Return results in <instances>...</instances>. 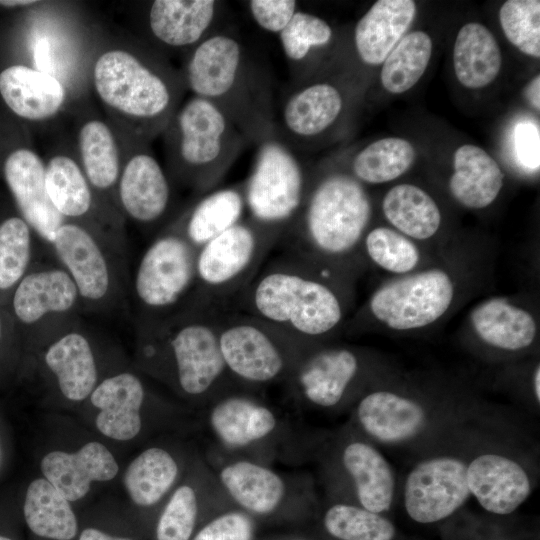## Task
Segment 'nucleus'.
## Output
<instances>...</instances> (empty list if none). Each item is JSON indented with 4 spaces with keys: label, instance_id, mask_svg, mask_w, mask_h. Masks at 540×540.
I'll use <instances>...</instances> for the list:
<instances>
[{
    "label": "nucleus",
    "instance_id": "obj_12",
    "mask_svg": "<svg viewBox=\"0 0 540 540\" xmlns=\"http://www.w3.org/2000/svg\"><path fill=\"white\" fill-rule=\"evenodd\" d=\"M195 259L196 249L170 223L158 232L132 277L139 322L159 321L198 306Z\"/></svg>",
    "mask_w": 540,
    "mask_h": 540
},
{
    "label": "nucleus",
    "instance_id": "obj_55",
    "mask_svg": "<svg viewBox=\"0 0 540 540\" xmlns=\"http://www.w3.org/2000/svg\"><path fill=\"white\" fill-rule=\"evenodd\" d=\"M494 540H509L507 538H497V539H494Z\"/></svg>",
    "mask_w": 540,
    "mask_h": 540
},
{
    "label": "nucleus",
    "instance_id": "obj_18",
    "mask_svg": "<svg viewBox=\"0 0 540 540\" xmlns=\"http://www.w3.org/2000/svg\"><path fill=\"white\" fill-rule=\"evenodd\" d=\"M468 452L424 455L408 471L402 486L407 516L432 525L455 515L471 497L467 483Z\"/></svg>",
    "mask_w": 540,
    "mask_h": 540
},
{
    "label": "nucleus",
    "instance_id": "obj_32",
    "mask_svg": "<svg viewBox=\"0 0 540 540\" xmlns=\"http://www.w3.org/2000/svg\"><path fill=\"white\" fill-rule=\"evenodd\" d=\"M44 362L54 374L63 396L82 401L91 395L98 383V371L92 345L87 336L69 329L51 342Z\"/></svg>",
    "mask_w": 540,
    "mask_h": 540
},
{
    "label": "nucleus",
    "instance_id": "obj_27",
    "mask_svg": "<svg viewBox=\"0 0 540 540\" xmlns=\"http://www.w3.org/2000/svg\"><path fill=\"white\" fill-rule=\"evenodd\" d=\"M145 397L144 385L133 373L123 372L101 381L90 395L91 403L100 410L98 430L116 440L136 437L142 428Z\"/></svg>",
    "mask_w": 540,
    "mask_h": 540
},
{
    "label": "nucleus",
    "instance_id": "obj_41",
    "mask_svg": "<svg viewBox=\"0 0 540 540\" xmlns=\"http://www.w3.org/2000/svg\"><path fill=\"white\" fill-rule=\"evenodd\" d=\"M321 523L334 540H396L394 523L385 515L344 501L329 500Z\"/></svg>",
    "mask_w": 540,
    "mask_h": 540
},
{
    "label": "nucleus",
    "instance_id": "obj_29",
    "mask_svg": "<svg viewBox=\"0 0 540 540\" xmlns=\"http://www.w3.org/2000/svg\"><path fill=\"white\" fill-rule=\"evenodd\" d=\"M0 95L19 117L44 121L63 107L66 90L53 74L25 65H12L0 73Z\"/></svg>",
    "mask_w": 540,
    "mask_h": 540
},
{
    "label": "nucleus",
    "instance_id": "obj_2",
    "mask_svg": "<svg viewBox=\"0 0 540 540\" xmlns=\"http://www.w3.org/2000/svg\"><path fill=\"white\" fill-rule=\"evenodd\" d=\"M371 216L364 185L343 170L326 171L312 177L304 205L279 244L286 255L343 282Z\"/></svg>",
    "mask_w": 540,
    "mask_h": 540
},
{
    "label": "nucleus",
    "instance_id": "obj_8",
    "mask_svg": "<svg viewBox=\"0 0 540 540\" xmlns=\"http://www.w3.org/2000/svg\"><path fill=\"white\" fill-rule=\"evenodd\" d=\"M469 417L458 406L437 404L422 395L375 385L351 407L347 423L376 445L416 447L448 431H458Z\"/></svg>",
    "mask_w": 540,
    "mask_h": 540
},
{
    "label": "nucleus",
    "instance_id": "obj_6",
    "mask_svg": "<svg viewBox=\"0 0 540 540\" xmlns=\"http://www.w3.org/2000/svg\"><path fill=\"white\" fill-rule=\"evenodd\" d=\"M212 448L226 455L271 465L312 460L317 434L246 390L229 392L205 407Z\"/></svg>",
    "mask_w": 540,
    "mask_h": 540
},
{
    "label": "nucleus",
    "instance_id": "obj_28",
    "mask_svg": "<svg viewBox=\"0 0 540 540\" xmlns=\"http://www.w3.org/2000/svg\"><path fill=\"white\" fill-rule=\"evenodd\" d=\"M41 471L68 501H76L88 493L91 482L113 479L118 465L103 444L89 442L75 453H48L41 461Z\"/></svg>",
    "mask_w": 540,
    "mask_h": 540
},
{
    "label": "nucleus",
    "instance_id": "obj_53",
    "mask_svg": "<svg viewBox=\"0 0 540 540\" xmlns=\"http://www.w3.org/2000/svg\"><path fill=\"white\" fill-rule=\"evenodd\" d=\"M37 3L35 0H0V6L3 7H26Z\"/></svg>",
    "mask_w": 540,
    "mask_h": 540
},
{
    "label": "nucleus",
    "instance_id": "obj_39",
    "mask_svg": "<svg viewBox=\"0 0 540 540\" xmlns=\"http://www.w3.org/2000/svg\"><path fill=\"white\" fill-rule=\"evenodd\" d=\"M24 517L30 530L54 540H71L77 533V520L69 501L46 479L28 486Z\"/></svg>",
    "mask_w": 540,
    "mask_h": 540
},
{
    "label": "nucleus",
    "instance_id": "obj_3",
    "mask_svg": "<svg viewBox=\"0 0 540 540\" xmlns=\"http://www.w3.org/2000/svg\"><path fill=\"white\" fill-rule=\"evenodd\" d=\"M343 282L286 254L262 266L232 309L308 345L325 343L343 324Z\"/></svg>",
    "mask_w": 540,
    "mask_h": 540
},
{
    "label": "nucleus",
    "instance_id": "obj_9",
    "mask_svg": "<svg viewBox=\"0 0 540 540\" xmlns=\"http://www.w3.org/2000/svg\"><path fill=\"white\" fill-rule=\"evenodd\" d=\"M329 500L388 513L396 497V476L375 443L348 424L330 436H319L312 455Z\"/></svg>",
    "mask_w": 540,
    "mask_h": 540
},
{
    "label": "nucleus",
    "instance_id": "obj_42",
    "mask_svg": "<svg viewBox=\"0 0 540 540\" xmlns=\"http://www.w3.org/2000/svg\"><path fill=\"white\" fill-rule=\"evenodd\" d=\"M415 156L414 147L405 139H380L360 150L352 158L348 173L362 184L389 182L408 171Z\"/></svg>",
    "mask_w": 540,
    "mask_h": 540
},
{
    "label": "nucleus",
    "instance_id": "obj_52",
    "mask_svg": "<svg viewBox=\"0 0 540 540\" xmlns=\"http://www.w3.org/2000/svg\"><path fill=\"white\" fill-rule=\"evenodd\" d=\"M531 390L534 404L538 407L540 403V366L537 364L532 372Z\"/></svg>",
    "mask_w": 540,
    "mask_h": 540
},
{
    "label": "nucleus",
    "instance_id": "obj_48",
    "mask_svg": "<svg viewBox=\"0 0 540 540\" xmlns=\"http://www.w3.org/2000/svg\"><path fill=\"white\" fill-rule=\"evenodd\" d=\"M253 21L264 31L278 35L298 9L294 0H251L246 2Z\"/></svg>",
    "mask_w": 540,
    "mask_h": 540
},
{
    "label": "nucleus",
    "instance_id": "obj_14",
    "mask_svg": "<svg viewBox=\"0 0 540 540\" xmlns=\"http://www.w3.org/2000/svg\"><path fill=\"white\" fill-rule=\"evenodd\" d=\"M256 145L251 172L243 181L247 216L283 236L304 205L312 177L275 129Z\"/></svg>",
    "mask_w": 540,
    "mask_h": 540
},
{
    "label": "nucleus",
    "instance_id": "obj_21",
    "mask_svg": "<svg viewBox=\"0 0 540 540\" xmlns=\"http://www.w3.org/2000/svg\"><path fill=\"white\" fill-rule=\"evenodd\" d=\"M344 93L329 81L292 82L275 108L277 135L294 151L319 139L344 114Z\"/></svg>",
    "mask_w": 540,
    "mask_h": 540
},
{
    "label": "nucleus",
    "instance_id": "obj_34",
    "mask_svg": "<svg viewBox=\"0 0 540 540\" xmlns=\"http://www.w3.org/2000/svg\"><path fill=\"white\" fill-rule=\"evenodd\" d=\"M454 172L449 180L453 198L469 209H483L498 197L504 175L498 163L482 148L466 144L454 154Z\"/></svg>",
    "mask_w": 540,
    "mask_h": 540
},
{
    "label": "nucleus",
    "instance_id": "obj_22",
    "mask_svg": "<svg viewBox=\"0 0 540 540\" xmlns=\"http://www.w3.org/2000/svg\"><path fill=\"white\" fill-rule=\"evenodd\" d=\"M225 2L155 0L147 11L148 32L160 47L185 53L220 29Z\"/></svg>",
    "mask_w": 540,
    "mask_h": 540
},
{
    "label": "nucleus",
    "instance_id": "obj_57",
    "mask_svg": "<svg viewBox=\"0 0 540 540\" xmlns=\"http://www.w3.org/2000/svg\"><path fill=\"white\" fill-rule=\"evenodd\" d=\"M295 540H304V539H295Z\"/></svg>",
    "mask_w": 540,
    "mask_h": 540
},
{
    "label": "nucleus",
    "instance_id": "obj_47",
    "mask_svg": "<svg viewBox=\"0 0 540 540\" xmlns=\"http://www.w3.org/2000/svg\"><path fill=\"white\" fill-rule=\"evenodd\" d=\"M256 521L232 506L210 517L191 540H254Z\"/></svg>",
    "mask_w": 540,
    "mask_h": 540
},
{
    "label": "nucleus",
    "instance_id": "obj_16",
    "mask_svg": "<svg viewBox=\"0 0 540 540\" xmlns=\"http://www.w3.org/2000/svg\"><path fill=\"white\" fill-rule=\"evenodd\" d=\"M456 295L451 274L428 268L399 276L379 286L367 303L369 315L396 332L425 328L440 320Z\"/></svg>",
    "mask_w": 540,
    "mask_h": 540
},
{
    "label": "nucleus",
    "instance_id": "obj_31",
    "mask_svg": "<svg viewBox=\"0 0 540 540\" xmlns=\"http://www.w3.org/2000/svg\"><path fill=\"white\" fill-rule=\"evenodd\" d=\"M416 14L412 0H379L358 20L354 45L362 62L378 65L404 37Z\"/></svg>",
    "mask_w": 540,
    "mask_h": 540
},
{
    "label": "nucleus",
    "instance_id": "obj_19",
    "mask_svg": "<svg viewBox=\"0 0 540 540\" xmlns=\"http://www.w3.org/2000/svg\"><path fill=\"white\" fill-rule=\"evenodd\" d=\"M128 140L126 157L116 187L119 210L138 226H167L174 208L172 180L159 163L149 143Z\"/></svg>",
    "mask_w": 540,
    "mask_h": 540
},
{
    "label": "nucleus",
    "instance_id": "obj_51",
    "mask_svg": "<svg viewBox=\"0 0 540 540\" xmlns=\"http://www.w3.org/2000/svg\"><path fill=\"white\" fill-rule=\"evenodd\" d=\"M79 540H132V539L113 537L100 530H97L94 528H87L81 533Z\"/></svg>",
    "mask_w": 540,
    "mask_h": 540
},
{
    "label": "nucleus",
    "instance_id": "obj_30",
    "mask_svg": "<svg viewBox=\"0 0 540 540\" xmlns=\"http://www.w3.org/2000/svg\"><path fill=\"white\" fill-rule=\"evenodd\" d=\"M203 506H234L206 463L199 484L177 486L165 504L157 525V540H191Z\"/></svg>",
    "mask_w": 540,
    "mask_h": 540
},
{
    "label": "nucleus",
    "instance_id": "obj_13",
    "mask_svg": "<svg viewBox=\"0 0 540 540\" xmlns=\"http://www.w3.org/2000/svg\"><path fill=\"white\" fill-rule=\"evenodd\" d=\"M207 463L233 505L254 519L301 514L316 504L314 482L307 473L281 472L213 449Z\"/></svg>",
    "mask_w": 540,
    "mask_h": 540
},
{
    "label": "nucleus",
    "instance_id": "obj_10",
    "mask_svg": "<svg viewBox=\"0 0 540 540\" xmlns=\"http://www.w3.org/2000/svg\"><path fill=\"white\" fill-rule=\"evenodd\" d=\"M281 237L279 230L246 216L199 248L195 259L197 305L232 309Z\"/></svg>",
    "mask_w": 540,
    "mask_h": 540
},
{
    "label": "nucleus",
    "instance_id": "obj_46",
    "mask_svg": "<svg viewBox=\"0 0 540 540\" xmlns=\"http://www.w3.org/2000/svg\"><path fill=\"white\" fill-rule=\"evenodd\" d=\"M499 19L507 39L526 55L540 57V1L509 0Z\"/></svg>",
    "mask_w": 540,
    "mask_h": 540
},
{
    "label": "nucleus",
    "instance_id": "obj_37",
    "mask_svg": "<svg viewBox=\"0 0 540 540\" xmlns=\"http://www.w3.org/2000/svg\"><path fill=\"white\" fill-rule=\"evenodd\" d=\"M381 206L393 229L413 241L431 239L440 229L442 217L438 205L418 186L399 184L392 187Z\"/></svg>",
    "mask_w": 540,
    "mask_h": 540
},
{
    "label": "nucleus",
    "instance_id": "obj_50",
    "mask_svg": "<svg viewBox=\"0 0 540 540\" xmlns=\"http://www.w3.org/2000/svg\"><path fill=\"white\" fill-rule=\"evenodd\" d=\"M526 96L531 105L539 110L540 108V77L535 76L532 81L527 85Z\"/></svg>",
    "mask_w": 540,
    "mask_h": 540
},
{
    "label": "nucleus",
    "instance_id": "obj_1",
    "mask_svg": "<svg viewBox=\"0 0 540 540\" xmlns=\"http://www.w3.org/2000/svg\"><path fill=\"white\" fill-rule=\"evenodd\" d=\"M91 77L118 129L127 139L146 143L163 133L186 90L180 71L155 49L139 44L104 49L93 63Z\"/></svg>",
    "mask_w": 540,
    "mask_h": 540
},
{
    "label": "nucleus",
    "instance_id": "obj_23",
    "mask_svg": "<svg viewBox=\"0 0 540 540\" xmlns=\"http://www.w3.org/2000/svg\"><path fill=\"white\" fill-rule=\"evenodd\" d=\"M6 183L22 218L50 245L57 228L65 219L53 207L45 185V163L29 148L11 152L3 166Z\"/></svg>",
    "mask_w": 540,
    "mask_h": 540
},
{
    "label": "nucleus",
    "instance_id": "obj_44",
    "mask_svg": "<svg viewBox=\"0 0 540 540\" xmlns=\"http://www.w3.org/2000/svg\"><path fill=\"white\" fill-rule=\"evenodd\" d=\"M361 250L376 267L399 276L414 272L421 261L417 244L390 227L378 226L367 231Z\"/></svg>",
    "mask_w": 540,
    "mask_h": 540
},
{
    "label": "nucleus",
    "instance_id": "obj_11",
    "mask_svg": "<svg viewBox=\"0 0 540 540\" xmlns=\"http://www.w3.org/2000/svg\"><path fill=\"white\" fill-rule=\"evenodd\" d=\"M217 333L229 375L242 389L254 393L284 384L303 353L313 346L234 309L219 314Z\"/></svg>",
    "mask_w": 540,
    "mask_h": 540
},
{
    "label": "nucleus",
    "instance_id": "obj_17",
    "mask_svg": "<svg viewBox=\"0 0 540 540\" xmlns=\"http://www.w3.org/2000/svg\"><path fill=\"white\" fill-rule=\"evenodd\" d=\"M59 265L73 280L82 307L101 309L115 303L121 284L111 251L101 233L77 222L65 221L49 245Z\"/></svg>",
    "mask_w": 540,
    "mask_h": 540
},
{
    "label": "nucleus",
    "instance_id": "obj_43",
    "mask_svg": "<svg viewBox=\"0 0 540 540\" xmlns=\"http://www.w3.org/2000/svg\"><path fill=\"white\" fill-rule=\"evenodd\" d=\"M432 55V40L423 31L405 35L384 60L383 87L400 94L413 87L424 74Z\"/></svg>",
    "mask_w": 540,
    "mask_h": 540
},
{
    "label": "nucleus",
    "instance_id": "obj_5",
    "mask_svg": "<svg viewBox=\"0 0 540 540\" xmlns=\"http://www.w3.org/2000/svg\"><path fill=\"white\" fill-rule=\"evenodd\" d=\"M222 311L193 306L159 321L138 324L144 357L168 360L179 391L205 407L229 392L244 390L229 375L220 352L217 323Z\"/></svg>",
    "mask_w": 540,
    "mask_h": 540
},
{
    "label": "nucleus",
    "instance_id": "obj_40",
    "mask_svg": "<svg viewBox=\"0 0 540 540\" xmlns=\"http://www.w3.org/2000/svg\"><path fill=\"white\" fill-rule=\"evenodd\" d=\"M278 38L293 82H298L306 79L317 50L331 43L333 30L324 19L298 10Z\"/></svg>",
    "mask_w": 540,
    "mask_h": 540
},
{
    "label": "nucleus",
    "instance_id": "obj_33",
    "mask_svg": "<svg viewBox=\"0 0 540 540\" xmlns=\"http://www.w3.org/2000/svg\"><path fill=\"white\" fill-rule=\"evenodd\" d=\"M80 166L95 192L116 205V187L122 168V155L116 133L99 118L84 121L78 131Z\"/></svg>",
    "mask_w": 540,
    "mask_h": 540
},
{
    "label": "nucleus",
    "instance_id": "obj_45",
    "mask_svg": "<svg viewBox=\"0 0 540 540\" xmlns=\"http://www.w3.org/2000/svg\"><path fill=\"white\" fill-rule=\"evenodd\" d=\"M31 227L22 217L0 224V290L17 285L27 274L31 260Z\"/></svg>",
    "mask_w": 540,
    "mask_h": 540
},
{
    "label": "nucleus",
    "instance_id": "obj_24",
    "mask_svg": "<svg viewBox=\"0 0 540 540\" xmlns=\"http://www.w3.org/2000/svg\"><path fill=\"white\" fill-rule=\"evenodd\" d=\"M12 305L23 324L43 326L64 321L82 307L73 280L60 265L27 273L16 286Z\"/></svg>",
    "mask_w": 540,
    "mask_h": 540
},
{
    "label": "nucleus",
    "instance_id": "obj_20",
    "mask_svg": "<svg viewBox=\"0 0 540 540\" xmlns=\"http://www.w3.org/2000/svg\"><path fill=\"white\" fill-rule=\"evenodd\" d=\"M467 483L479 506L495 516L514 513L534 488L527 463L512 451L493 445L470 452Z\"/></svg>",
    "mask_w": 540,
    "mask_h": 540
},
{
    "label": "nucleus",
    "instance_id": "obj_25",
    "mask_svg": "<svg viewBox=\"0 0 540 540\" xmlns=\"http://www.w3.org/2000/svg\"><path fill=\"white\" fill-rule=\"evenodd\" d=\"M469 322L476 338L488 349L516 354L528 350L538 333L535 317L527 309L502 297L477 304Z\"/></svg>",
    "mask_w": 540,
    "mask_h": 540
},
{
    "label": "nucleus",
    "instance_id": "obj_26",
    "mask_svg": "<svg viewBox=\"0 0 540 540\" xmlns=\"http://www.w3.org/2000/svg\"><path fill=\"white\" fill-rule=\"evenodd\" d=\"M247 216L244 182L202 194L170 224L196 249Z\"/></svg>",
    "mask_w": 540,
    "mask_h": 540
},
{
    "label": "nucleus",
    "instance_id": "obj_4",
    "mask_svg": "<svg viewBox=\"0 0 540 540\" xmlns=\"http://www.w3.org/2000/svg\"><path fill=\"white\" fill-rule=\"evenodd\" d=\"M186 90L219 107L257 144L275 129L270 76L230 29L221 27L185 53Z\"/></svg>",
    "mask_w": 540,
    "mask_h": 540
},
{
    "label": "nucleus",
    "instance_id": "obj_54",
    "mask_svg": "<svg viewBox=\"0 0 540 540\" xmlns=\"http://www.w3.org/2000/svg\"><path fill=\"white\" fill-rule=\"evenodd\" d=\"M0 540H11V539H9L7 537H4V536H0Z\"/></svg>",
    "mask_w": 540,
    "mask_h": 540
},
{
    "label": "nucleus",
    "instance_id": "obj_35",
    "mask_svg": "<svg viewBox=\"0 0 540 540\" xmlns=\"http://www.w3.org/2000/svg\"><path fill=\"white\" fill-rule=\"evenodd\" d=\"M45 185L55 210L65 221H84L94 215L98 197L79 161L68 154H55L45 163Z\"/></svg>",
    "mask_w": 540,
    "mask_h": 540
},
{
    "label": "nucleus",
    "instance_id": "obj_7",
    "mask_svg": "<svg viewBox=\"0 0 540 540\" xmlns=\"http://www.w3.org/2000/svg\"><path fill=\"white\" fill-rule=\"evenodd\" d=\"M162 135L169 177L200 194L213 190L248 143L219 107L193 95Z\"/></svg>",
    "mask_w": 540,
    "mask_h": 540
},
{
    "label": "nucleus",
    "instance_id": "obj_38",
    "mask_svg": "<svg viewBox=\"0 0 540 540\" xmlns=\"http://www.w3.org/2000/svg\"><path fill=\"white\" fill-rule=\"evenodd\" d=\"M180 472V463L173 453L164 447L153 446L129 464L124 474V485L136 505L150 507L169 493Z\"/></svg>",
    "mask_w": 540,
    "mask_h": 540
},
{
    "label": "nucleus",
    "instance_id": "obj_15",
    "mask_svg": "<svg viewBox=\"0 0 540 540\" xmlns=\"http://www.w3.org/2000/svg\"><path fill=\"white\" fill-rule=\"evenodd\" d=\"M370 362L354 347L320 343L308 348L284 383L292 401L321 411L350 408L375 385Z\"/></svg>",
    "mask_w": 540,
    "mask_h": 540
},
{
    "label": "nucleus",
    "instance_id": "obj_56",
    "mask_svg": "<svg viewBox=\"0 0 540 540\" xmlns=\"http://www.w3.org/2000/svg\"><path fill=\"white\" fill-rule=\"evenodd\" d=\"M0 335H1V324H0Z\"/></svg>",
    "mask_w": 540,
    "mask_h": 540
},
{
    "label": "nucleus",
    "instance_id": "obj_49",
    "mask_svg": "<svg viewBox=\"0 0 540 540\" xmlns=\"http://www.w3.org/2000/svg\"><path fill=\"white\" fill-rule=\"evenodd\" d=\"M516 159L523 168L535 171L539 168V127L530 121L519 122L514 129Z\"/></svg>",
    "mask_w": 540,
    "mask_h": 540
},
{
    "label": "nucleus",
    "instance_id": "obj_36",
    "mask_svg": "<svg viewBox=\"0 0 540 540\" xmlns=\"http://www.w3.org/2000/svg\"><path fill=\"white\" fill-rule=\"evenodd\" d=\"M453 65L458 81L469 89L485 87L497 77L502 55L488 28L470 22L459 30L454 44Z\"/></svg>",
    "mask_w": 540,
    "mask_h": 540
}]
</instances>
